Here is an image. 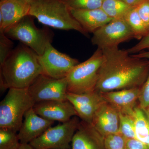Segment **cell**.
<instances>
[{
  "label": "cell",
  "mask_w": 149,
  "mask_h": 149,
  "mask_svg": "<svg viewBox=\"0 0 149 149\" xmlns=\"http://www.w3.org/2000/svg\"><path fill=\"white\" fill-rule=\"evenodd\" d=\"M70 8L72 16L88 33L93 34L113 19L101 8L93 10Z\"/></svg>",
  "instance_id": "e0dca14e"
},
{
  "label": "cell",
  "mask_w": 149,
  "mask_h": 149,
  "mask_svg": "<svg viewBox=\"0 0 149 149\" xmlns=\"http://www.w3.org/2000/svg\"><path fill=\"white\" fill-rule=\"evenodd\" d=\"M25 1H27L28 2L30 3H31L32 2L34 1H36V0H25Z\"/></svg>",
  "instance_id": "d6a6232c"
},
{
  "label": "cell",
  "mask_w": 149,
  "mask_h": 149,
  "mask_svg": "<svg viewBox=\"0 0 149 149\" xmlns=\"http://www.w3.org/2000/svg\"><path fill=\"white\" fill-rule=\"evenodd\" d=\"M80 121L75 116L66 122L49 127L29 144L35 149H69Z\"/></svg>",
  "instance_id": "52a82bcc"
},
{
  "label": "cell",
  "mask_w": 149,
  "mask_h": 149,
  "mask_svg": "<svg viewBox=\"0 0 149 149\" xmlns=\"http://www.w3.org/2000/svg\"><path fill=\"white\" fill-rule=\"evenodd\" d=\"M149 105V74L141 88L139 99V106L147 109Z\"/></svg>",
  "instance_id": "484cf974"
},
{
  "label": "cell",
  "mask_w": 149,
  "mask_h": 149,
  "mask_svg": "<svg viewBox=\"0 0 149 149\" xmlns=\"http://www.w3.org/2000/svg\"><path fill=\"white\" fill-rule=\"evenodd\" d=\"M91 124L104 138L118 133L119 111L106 101L104 102L95 113Z\"/></svg>",
  "instance_id": "7c38bea8"
},
{
  "label": "cell",
  "mask_w": 149,
  "mask_h": 149,
  "mask_svg": "<svg viewBox=\"0 0 149 149\" xmlns=\"http://www.w3.org/2000/svg\"><path fill=\"white\" fill-rule=\"evenodd\" d=\"M145 49L149 50V32L146 36L140 40L139 43L132 47L126 50L128 53L133 55L139 53Z\"/></svg>",
  "instance_id": "83f0119b"
},
{
  "label": "cell",
  "mask_w": 149,
  "mask_h": 149,
  "mask_svg": "<svg viewBox=\"0 0 149 149\" xmlns=\"http://www.w3.org/2000/svg\"><path fill=\"white\" fill-rule=\"evenodd\" d=\"M133 55L136 57L149 60V50L148 51H142V52H140L139 53L133 54Z\"/></svg>",
  "instance_id": "4dcf8cb0"
},
{
  "label": "cell",
  "mask_w": 149,
  "mask_h": 149,
  "mask_svg": "<svg viewBox=\"0 0 149 149\" xmlns=\"http://www.w3.org/2000/svg\"><path fill=\"white\" fill-rule=\"evenodd\" d=\"M33 109L38 115L54 121L65 122L72 116H77L74 107L68 100L40 102L35 103Z\"/></svg>",
  "instance_id": "8fae6325"
},
{
  "label": "cell",
  "mask_w": 149,
  "mask_h": 149,
  "mask_svg": "<svg viewBox=\"0 0 149 149\" xmlns=\"http://www.w3.org/2000/svg\"><path fill=\"white\" fill-rule=\"evenodd\" d=\"M31 3L25 0L0 1V31L6 29L29 15Z\"/></svg>",
  "instance_id": "5bb4252c"
},
{
  "label": "cell",
  "mask_w": 149,
  "mask_h": 149,
  "mask_svg": "<svg viewBox=\"0 0 149 149\" xmlns=\"http://www.w3.org/2000/svg\"><path fill=\"white\" fill-rule=\"evenodd\" d=\"M133 7L122 0H104L101 8L108 16L113 19L124 18Z\"/></svg>",
  "instance_id": "d6986e66"
},
{
  "label": "cell",
  "mask_w": 149,
  "mask_h": 149,
  "mask_svg": "<svg viewBox=\"0 0 149 149\" xmlns=\"http://www.w3.org/2000/svg\"><path fill=\"white\" fill-rule=\"evenodd\" d=\"M35 104L28 89L9 88L0 102V128L18 132L24 114Z\"/></svg>",
  "instance_id": "277c9868"
},
{
  "label": "cell",
  "mask_w": 149,
  "mask_h": 149,
  "mask_svg": "<svg viewBox=\"0 0 149 149\" xmlns=\"http://www.w3.org/2000/svg\"><path fill=\"white\" fill-rule=\"evenodd\" d=\"M66 78L57 79L40 74L27 88L35 103L48 101L67 100Z\"/></svg>",
  "instance_id": "30bf717a"
},
{
  "label": "cell",
  "mask_w": 149,
  "mask_h": 149,
  "mask_svg": "<svg viewBox=\"0 0 149 149\" xmlns=\"http://www.w3.org/2000/svg\"><path fill=\"white\" fill-rule=\"evenodd\" d=\"M71 148L72 149H106L104 138L92 124L82 120L72 138Z\"/></svg>",
  "instance_id": "9a60e30c"
},
{
  "label": "cell",
  "mask_w": 149,
  "mask_h": 149,
  "mask_svg": "<svg viewBox=\"0 0 149 149\" xmlns=\"http://www.w3.org/2000/svg\"><path fill=\"white\" fill-rule=\"evenodd\" d=\"M126 149H149L146 144L137 139H126Z\"/></svg>",
  "instance_id": "f1b7e54d"
},
{
  "label": "cell",
  "mask_w": 149,
  "mask_h": 149,
  "mask_svg": "<svg viewBox=\"0 0 149 149\" xmlns=\"http://www.w3.org/2000/svg\"><path fill=\"white\" fill-rule=\"evenodd\" d=\"M126 4L132 7H137L144 0H122Z\"/></svg>",
  "instance_id": "f546056e"
},
{
  "label": "cell",
  "mask_w": 149,
  "mask_h": 149,
  "mask_svg": "<svg viewBox=\"0 0 149 149\" xmlns=\"http://www.w3.org/2000/svg\"><path fill=\"white\" fill-rule=\"evenodd\" d=\"M17 149H35L29 143L21 144L18 148Z\"/></svg>",
  "instance_id": "1f68e13d"
},
{
  "label": "cell",
  "mask_w": 149,
  "mask_h": 149,
  "mask_svg": "<svg viewBox=\"0 0 149 149\" xmlns=\"http://www.w3.org/2000/svg\"><path fill=\"white\" fill-rule=\"evenodd\" d=\"M135 39L124 19H113L93 33L91 42L101 50L118 47L120 44Z\"/></svg>",
  "instance_id": "ba28073f"
},
{
  "label": "cell",
  "mask_w": 149,
  "mask_h": 149,
  "mask_svg": "<svg viewBox=\"0 0 149 149\" xmlns=\"http://www.w3.org/2000/svg\"><path fill=\"white\" fill-rule=\"evenodd\" d=\"M70 8L93 10L101 8L104 0H63Z\"/></svg>",
  "instance_id": "603a6c76"
},
{
  "label": "cell",
  "mask_w": 149,
  "mask_h": 149,
  "mask_svg": "<svg viewBox=\"0 0 149 149\" xmlns=\"http://www.w3.org/2000/svg\"><path fill=\"white\" fill-rule=\"evenodd\" d=\"M123 19L133 31L135 39L140 40L149 33L148 30L139 16L136 7L131 9Z\"/></svg>",
  "instance_id": "ffe728a7"
},
{
  "label": "cell",
  "mask_w": 149,
  "mask_h": 149,
  "mask_svg": "<svg viewBox=\"0 0 149 149\" xmlns=\"http://www.w3.org/2000/svg\"><path fill=\"white\" fill-rule=\"evenodd\" d=\"M21 144L16 131L0 128V149H17Z\"/></svg>",
  "instance_id": "7402d4cb"
},
{
  "label": "cell",
  "mask_w": 149,
  "mask_h": 149,
  "mask_svg": "<svg viewBox=\"0 0 149 149\" xmlns=\"http://www.w3.org/2000/svg\"><path fill=\"white\" fill-rule=\"evenodd\" d=\"M136 8L139 16L149 32V0H144Z\"/></svg>",
  "instance_id": "4316f807"
},
{
  "label": "cell",
  "mask_w": 149,
  "mask_h": 149,
  "mask_svg": "<svg viewBox=\"0 0 149 149\" xmlns=\"http://www.w3.org/2000/svg\"><path fill=\"white\" fill-rule=\"evenodd\" d=\"M38 56L34 51L22 44L13 49L0 66L1 93L10 88H29L42 74Z\"/></svg>",
  "instance_id": "7a4b0ae2"
},
{
  "label": "cell",
  "mask_w": 149,
  "mask_h": 149,
  "mask_svg": "<svg viewBox=\"0 0 149 149\" xmlns=\"http://www.w3.org/2000/svg\"><path fill=\"white\" fill-rule=\"evenodd\" d=\"M141 88L100 93L104 100L120 112L133 115L135 108L139 105Z\"/></svg>",
  "instance_id": "2e32d148"
},
{
  "label": "cell",
  "mask_w": 149,
  "mask_h": 149,
  "mask_svg": "<svg viewBox=\"0 0 149 149\" xmlns=\"http://www.w3.org/2000/svg\"><path fill=\"white\" fill-rule=\"evenodd\" d=\"M13 43L4 32L0 31V66L10 55L13 49Z\"/></svg>",
  "instance_id": "cb8c5ba5"
},
{
  "label": "cell",
  "mask_w": 149,
  "mask_h": 149,
  "mask_svg": "<svg viewBox=\"0 0 149 149\" xmlns=\"http://www.w3.org/2000/svg\"><path fill=\"white\" fill-rule=\"evenodd\" d=\"M103 61L95 91L99 93L141 88L149 74V60L118 47L102 50Z\"/></svg>",
  "instance_id": "6da1fadb"
},
{
  "label": "cell",
  "mask_w": 149,
  "mask_h": 149,
  "mask_svg": "<svg viewBox=\"0 0 149 149\" xmlns=\"http://www.w3.org/2000/svg\"><path fill=\"white\" fill-rule=\"evenodd\" d=\"M103 58L102 51L97 48L90 58L74 67L66 77L67 93L82 94L95 91Z\"/></svg>",
  "instance_id": "8992f818"
},
{
  "label": "cell",
  "mask_w": 149,
  "mask_h": 149,
  "mask_svg": "<svg viewBox=\"0 0 149 149\" xmlns=\"http://www.w3.org/2000/svg\"><path fill=\"white\" fill-rule=\"evenodd\" d=\"M29 15L47 27L61 30H74L86 37L88 33L72 16L63 0H36L31 3Z\"/></svg>",
  "instance_id": "3957f363"
},
{
  "label": "cell",
  "mask_w": 149,
  "mask_h": 149,
  "mask_svg": "<svg viewBox=\"0 0 149 149\" xmlns=\"http://www.w3.org/2000/svg\"></svg>",
  "instance_id": "e575fe53"
},
{
  "label": "cell",
  "mask_w": 149,
  "mask_h": 149,
  "mask_svg": "<svg viewBox=\"0 0 149 149\" xmlns=\"http://www.w3.org/2000/svg\"><path fill=\"white\" fill-rule=\"evenodd\" d=\"M147 111H148V112L149 113V106L147 108Z\"/></svg>",
  "instance_id": "836d02e7"
},
{
  "label": "cell",
  "mask_w": 149,
  "mask_h": 149,
  "mask_svg": "<svg viewBox=\"0 0 149 149\" xmlns=\"http://www.w3.org/2000/svg\"><path fill=\"white\" fill-rule=\"evenodd\" d=\"M34 18L27 15L3 32L10 39L18 40L40 56L52 43L54 35L47 27L38 28L34 23Z\"/></svg>",
  "instance_id": "5b68a950"
},
{
  "label": "cell",
  "mask_w": 149,
  "mask_h": 149,
  "mask_svg": "<svg viewBox=\"0 0 149 149\" xmlns=\"http://www.w3.org/2000/svg\"><path fill=\"white\" fill-rule=\"evenodd\" d=\"M119 112L120 125L118 133L126 139H136L135 120L133 115Z\"/></svg>",
  "instance_id": "44dd1931"
},
{
  "label": "cell",
  "mask_w": 149,
  "mask_h": 149,
  "mask_svg": "<svg viewBox=\"0 0 149 149\" xmlns=\"http://www.w3.org/2000/svg\"><path fill=\"white\" fill-rule=\"evenodd\" d=\"M42 74L52 78H66L70 72L80 63L77 59L59 52L52 43L47 46L42 55L38 56Z\"/></svg>",
  "instance_id": "9c48e42d"
},
{
  "label": "cell",
  "mask_w": 149,
  "mask_h": 149,
  "mask_svg": "<svg viewBox=\"0 0 149 149\" xmlns=\"http://www.w3.org/2000/svg\"><path fill=\"white\" fill-rule=\"evenodd\" d=\"M135 120L136 139L149 148V113L147 109L139 105L135 108L133 114Z\"/></svg>",
  "instance_id": "ac0fdd59"
},
{
  "label": "cell",
  "mask_w": 149,
  "mask_h": 149,
  "mask_svg": "<svg viewBox=\"0 0 149 149\" xmlns=\"http://www.w3.org/2000/svg\"><path fill=\"white\" fill-rule=\"evenodd\" d=\"M24 118L17 133L19 139L22 144L29 143L42 135L54 122L38 115L33 107L26 112Z\"/></svg>",
  "instance_id": "4fadbf2b"
},
{
  "label": "cell",
  "mask_w": 149,
  "mask_h": 149,
  "mask_svg": "<svg viewBox=\"0 0 149 149\" xmlns=\"http://www.w3.org/2000/svg\"><path fill=\"white\" fill-rule=\"evenodd\" d=\"M126 139L119 133L104 138L106 149H126Z\"/></svg>",
  "instance_id": "d4e9b609"
}]
</instances>
